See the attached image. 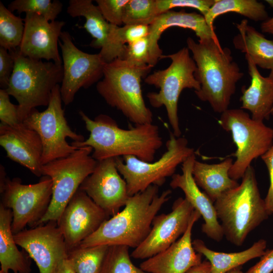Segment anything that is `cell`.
<instances>
[{"mask_svg": "<svg viewBox=\"0 0 273 273\" xmlns=\"http://www.w3.org/2000/svg\"><path fill=\"white\" fill-rule=\"evenodd\" d=\"M93 151L90 147L78 148L67 157L42 165V175L52 180V196L48 210L37 226L59 219L69 202L96 166L98 161L90 155Z\"/></svg>", "mask_w": 273, "mask_h": 273, "instance_id": "8", "label": "cell"}, {"mask_svg": "<svg viewBox=\"0 0 273 273\" xmlns=\"http://www.w3.org/2000/svg\"><path fill=\"white\" fill-rule=\"evenodd\" d=\"M261 158L268 172L269 185L264 201L267 210L270 215L273 214V144Z\"/></svg>", "mask_w": 273, "mask_h": 273, "instance_id": "41", "label": "cell"}, {"mask_svg": "<svg viewBox=\"0 0 273 273\" xmlns=\"http://www.w3.org/2000/svg\"><path fill=\"white\" fill-rule=\"evenodd\" d=\"M159 15L156 0H129L124 9L123 23L149 26Z\"/></svg>", "mask_w": 273, "mask_h": 273, "instance_id": "33", "label": "cell"}, {"mask_svg": "<svg viewBox=\"0 0 273 273\" xmlns=\"http://www.w3.org/2000/svg\"><path fill=\"white\" fill-rule=\"evenodd\" d=\"M108 247V245L78 246L68 252V259L75 273H98Z\"/></svg>", "mask_w": 273, "mask_h": 273, "instance_id": "30", "label": "cell"}, {"mask_svg": "<svg viewBox=\"0 0 273 273\" xmlns=\"http://www.w3.org/2000/svg\"><path fill=\"white\" fill-rule=\"evenodd\" d=\"M45 223L24 229L14 234V238L35 261L39 273H54L59 263L68 257V250L57 221Z\"/></svg>", "mask_w": 273, "mask_h": 273, "instance_id": "14", "label": "cell"}, {"mask_svg": "<svg viewBox=\"0 0 273 273\" xmlns=\"http://www.w3.org/2000/svg\"><path fill=\"white\" fill-rule=\"evenodd\" d=\"M194 210L186 199L177 198L171 212L154 217L148 236L134 249L131 256L145 260L167 249L186 232Z\"/></svg>", "mask_w": 273, "mask_h": 273, "instance_id": "15", "label": "cell"}, {"mask_svg": "<svg viewBox=\"0 0 273 273\" xmlns=\"http://www.w3.org/2000/svg\"><path fill=\"white\" fill-rule=\"evenodd\" d=\"M34 184L25 185L20 178H7L2 194L1 203L12 210V231L15 234L26 225L33 228L44 216L50 204L53 183L44 176Z\"/></svg>", "mask_w": 273, "mask_h": 273, "instance_id": "12", "label": "cell"}, {"mask_svg": "<svg viewBox=\"0 0 273 273\" xmlns=\"http://www.w3.org/2000/svg\"><path fill=\"white\" fill-rule=\"evenodd\" d=\"M261 29L263 32L273 35V16L262 22L261 24Z\"/></svg>", "mask_w": 273, "mask_h": 273, "instance_id": "45", "label": "cell"}, {"mask_svg": "<svg viewBox=\"0 0 273 273\" xmlns=\"http://www.w3.org/2000/svg\"><path fill=\"white\" fill-rule=\"evenodd\" d=\"M24 19L12 13L0 2V47L9 52L20 45L24 31Z\"/></svg>", "mask_w": 273, "mask_h": 273, "instance_id": "31", "label": "cell"}, {"mask_svg": "<svg viewBox=\"0 0 273 273\" xmlns=\"http://www.w3.org/2000/svg\"><path fill=\"white\" fill-rule=\"evenodd\" d=\"M79 114L89 135L86 140L73 142L71 145L77 148L91 147L92 156L97 161L133 156L151 162L162 146L159 127L153 123L135 124L125 129L107 115L100 114L92 119L82 111Z\"/></svg>", "mask_w": 273, "mask_h": 273, "instance_id": "1", "label": "cell"}, {"mask_svg": "<svg viewBox=\"0 0 273 273\" xmlns=\"http://www.w3.org/2000/svg\"><path fill=\"white\" fill-rule=\"evenodd\" d=\"M201 216L195 210L184 235L166 250L145 259L140 267L149 273H185L201 262L202 255L195 250L192 241L193 227Z\"/></svg>", "mask_w": 273, "mask_h": 273, "instance_id": "21", "label": "cell"}, {"mask_svg": "<svg viewBox=\"0 0 273 273\" xmlns=\"http://www.w3.org/2000/svg\"><path fill=\"white\" fill-rule=\"evenodd\" d=\"M218 123L231 133L237 146L236 160L229 171L230 177L237 180L243 177L252 161L262 156L273 144V128L263 121L253 119L240 109H228L221 113Z\"/></svg>", "mask_w": 273, "mask_h": 273, "instance_id": "10", "label": "cell"}, {"mask_svg": "<svg viewBox=\"0 0 273 273\" xmlns=\"http://www.w3.org/2000/svg\"><path fill=\"white\" fill-rule=\"evenodd\" d=\"M169 58L170 65L166 69L154 71L145 78L146 83L159 89L158 93L150 92L147 95L150 105L155 108L164 106L173 134L180 137L181 132L178 116V101L185 88L200 89V84L195 73L196 63L190 55V50L184 47L175 53L163 55L161 59Z\"/></svg>", "mask_w": 273, "mask_h": 273, "instance_id": "7", "label": "cell"}, {"mask_svg": "<svg viewBox=\"0 0 273 273\" xmlns=\"http://www.w3.org/2000/svg\"><path fill=\"white\" fill-rule=\"evenodd\" d=\"M158 191L159 187L151 185L146 190L130 196L122 210L105 220L78 246L138 247L150 233L154 217L170 198V190L164 191L160 195Z\"/></svg>", "mask_w": 273, "mask_h": 273, "instance_id": "2", "label": "cell"}, {"mask_svg": "<svg viewBox=\"0 0 273 273\" xmlns=\"http://www.w3.org/2000/svg\"><path fill=\"white\" fill-rule=\"evenodd\" d=\"M172 27L189 29L195 32L199 40L209 38L217 39L215 28L207 23L204 16L196 12L188 13L169 10L159 15L154 22L149 25L148 37L153 65L154 66L162 56L158 40L162 33Z\"/></svg>", "mask_w": 273, "mask_h": 273, "instance_id": "22", "label": "cell"}, {"mask_svg": "<svg viewBox=\"0 0 273 273\" xmlns=\"http://www.w3.org/2000/svg\"><path fill=\"white\" fill-rule=\"evenodd\" d=\"M15 65L14 60L8 50L0 47V86L6 89L9 84Z\"/></svg>", "mask_w": 273, "mask_h": 273, "instance_id": "40", "label": "cell"}, {"mask_svg": "<svg viewBox=\"0 0 273 273\" xmlns=\"http://www.w3.org/2000/svg\"><path fill=\"white\" fill-rule=\"evenodd\" d=\"M271 115H273V107L271 109Z\"/></svg>", "mask_w": 273, "mask_h": 273, "instance_id": "50", "label": "cell"}, {"mask_svg": "<svg viewBox=\"0 0 273 273\" xmlns=\"http://www.w3.org/2000/svg\"><path fill=\"white\" fill-rule=\"evenodd\" d=\"M188 144L186 138L171 133L166 144V151L158 160L148 162L133 156L115 158L117 169L126 182L129 196L142 192L151 185H163L167 177L175 174L178 165L195 154Z\"/></svg>", "mask_w": 273, "mask_h": 273, "instance_id": "9", "label": "cell"}, {"mask_svg": "<svg viewBox=\"0 0 273 273\" xmlns=\"http://www.w3.org/2000/svg\"><path fill=\"white\" fill-rule=\"evenodd\" d=\"M265 2L273 8V0H266Z\"/></svg>", "mask_w": 273, "mask_h": 273, "instance_id": "48", "label": "cell"}, {"mask_svg": "<svg viewBox=\"0 0 273 273\" xmlns=\"http://www.w3.org/2000/svg\"><path fill=\"white\" fill-rule=\"evenodd\" d=\"M13 213L0 204V262L5 273H31V263L16 243L12 231Z\"/></svg>", "mask_w": 273, "mask_h": 273, "instance_id": "27", "label": "cell"}, {"mask_svg": "<svg viewBox=\"0 0 273 273\" xmlns=\"http://www.w3.org/2000/svg\"><path fill=\"white\" fill-rule=\"evenodd\" d=\"M67 12L73 18L80 16L85 18V22L83 27L94 38L90 46L101 49L99 54L105 63H110L117 58L123 59V52L110 40L111 24L105 19L93 1L70 0Z\"/></svg>", "mask_w": 273, "mask_h": 273, "instance_id": "23", "label": "cell"}, {"mask_svg": "<svg viewBox=\"0 0 273 273\" xmlns=\"http://www.w3.org/2000/svg\"><path fill=\"white\" fill-rule=\"evenodd\" d=\"M235 25L239 30L233 39L235 49L248 55L256 66L272 70L273 40L267 39L249 25L247 19H243Z\"/></svg>", "mask_w": 273, "mask_h": 273, "instance_id": "26", "label": "cell"}, {"mask_svg": "<svg viewBox=\"0 0 273 273\" xmlns=\"http://www.w3.org/2000/svg\"><path fill=\"white\" fill-rule=\"evenodd\" d=\"M185 273H212L211 265L208 260H204L192 266Z\"/></svg>", "mask_w": 273, "mask_h": 273, "instance_id": "43", "label": "cell"}, {"mask_svg": "<svg viewBox=\"0 0 273 273\" xmlns=\"http://www.w3.org/2000/svg\"><path fill=\"white\" fill-rule=\"evenodd\" d=\"M153 67L116 59L105 64L97 90L108 105L120 111L135 125L152 123L153 113L145 104L141 81Z\"/></svg>", "mask_w": 273, "mask_h": 273, "instance_id": "5", "label": "cell"}, {"mask_svg": "<svg viewBox=\"0 0 273 273\" xmlns=\"http://www.w3.org/2000/svg\"><path fill=\"white\" fill-rule=\"evenodd\" d=\"M122 59L135 65H149L154 67L148 36L126 44Z\"/></svg>", "mask_w": 273, "mask_h": 273, "instance_id": "36", "label": "cell"}, {"mask_svg": "<svg viewBox=\"0 0 273 273\" xmlns=\"http://www.w3.org/2000/svg\"><path fill=\"white\" fill-rule=\"evenodd\" d=\"M149 26L146 25H124L118 26L111 24L110 40L118 49L124 53L127 44L147 36Z\"/></svg>", "mask_w": 273, "mask_h": 273, "instance_id": "35", "label": "cell"}, {"mask_svg": "<svg viewBox=\"0 0 273 273\" xmlns=\"http://www.w3.org/2000/svg\"><path fill=\"white\" fill-rule=\"evenodd\" d=\"M54 273H75V272L67 257L59 263Z\"/></svg>", "mask_w": 273, "mask_h": 273, "instance_id": "44", "label": "cell"}, {"mask_svg": "<svg viewBox=\"0 0 273 273\" xmlns=\"http://www.w3.org/2000/svg\"><path fill=\"white\" fill-rule=\"evenodd\" d=\"M129 0H96L97 6L105 19L110 24L120 26L125 5Z\"/></svg>", "mask_w": 273, "mask_h": 273, "instance_id": "38", "label": "cell"}, {"mask_svg": "<svg viewBox=\"0 0 273 273\" xmlns=\"http://www.w3.org/2000/svg\"><path fill=\"white\" fill-rule=\"evenodd\" d=\"M192 244L195 250L204 255L210 262L212 273H226L234 268L240 267L251 259L261 257L266 251L267 242L261 239L249 248L234 253L221 252L211 250L200 239L194 240Z\"/></svg>", "mask_w": 273, "mask_h": 273, "instance_id": "28", "label": "cell"}, {"mask_svg": "<svg viewBox=\"0 0 273 273\" xmlns=\"http://www.w3.org/2000/svg\"><path fill=\"white\" fill-rule=\"evenodd\" d=\"M237 187L222 194L214 202L224 236L241 246L248 234L269 214L259 192L254 168L250 166Z\"/></svg>", "mask_w": 273, "mask_h": 273, "instance_id": "4", "label": "cell"}, {"mask_svg": "<svg viewBox=\"0 0 273 273\" xmlns=\"http://www.w3.org/2000/svg\"><path fill=\"white\" fill-rule=\"evenodd\" d=\"M109 216L84 191L78 189L57 222L68 253L95 233Z\"/></svg>", "mask_w": 273, "mask_h": 273, "instance_id": "16", "label": "cell"}, {"mask_svg": "<svg viewBox=\"0 0 273 273\" xmlns=\"http://www.w3.org/2000/svg\"><path fill=\"white\" fill-rule=\"evenodd\" d=\"M62 8V3L58 0H15L8 6L12 12L36 13L51 22L55 21Z\"/></svg>", "mask_w": 273, "mask_h": 273, "instance_id": "34", "label": "cell"}, {"mask_svg": "<svg viewBox=\"0 0 273 273\" xmlns=\"http://www.w3.org/2000/svg\"><path fill=\"white\" fill-rule=\"evenodd\" d=\"M228 12L236 13L255 21L268 19L265 5L256 0H215L204 17L208 25L215 28L213 22L216 17Z\"/></svg>", "mask_w": 273, "mask_h": 273, "instance_id": "29", "label": "cell"}, {"mask_svg": "<svg viewBox=\"0 0 273 273\" xmlns=\"http://www.w3.org/2000/svg\"><path fill=\"white\" fill-rule=\"evenodd\" d=\"M23 38L18 48L23 56L62 64L58 44L62 29L65 24L63 21H49L36 13H26Z\"/></svg>", "mask_w": 273, "mask_h": 273, "instance_id": "18", "label": "cell"}, {"mask_svg": "<svg viewBox=\"0 0 273 273\" xmlns=\"http://www.w3.org/2000/svg\"><path fill=\"white\" fill-rule=\"evenodd\" d=\"M60 85L53 90L47 108L41 112L33 109L23 121L35 130L42 144V165L53 160L67 157L78 148L69 144L67 138L73 142H82L84 136L73 131L69 126L62 106Z\"/></svg>", "mask_w": 273, "mask_h": 273, "instance_id": "11", "label": "cell"}, {"mask_svg": "<svg viewBox=\"0 0 273 273\" xmlns=\"http://www.w3.org/2000/svg\"><path fill=\"white\" fill-rule=\"evenodd\" d=\"M196 160L194 154L181 164L182 173H175L171 176L170 186L173 189H181L185 195V198L200 214L204 221L201 227L202 232L208 238L220 242L224 234L218 220L214 203L201 191L193 176V167Z\"/></svg>", "mask_w": 273, "mask_h": 273, "instance_id": "20", "label": "cell"}, {"mask_svg": "<svg viewBox=\"0 0 273 273\" xmlns=\"http://www.w3.org/2000/svg\"><path fill=\"white\" fill-rule=\"evenodd\" d=\"M187 44L196 63L195 76L201 86L199 91H194L196 95L208 102L214 112L223 113L229 109L236 84L244 73L234 61L231 50L222 48L218 38L197 42L189 37Z\"/></svg>", "mask_w": 273, "mask_h": 273, "instance_id": "3", "label": "cell"}, {"mask_svg": "<svg viewBox=\"0 0 273 273\" xmlns=\"http://www.w3.org/2000/svg\"><path fill=\"white\" fill-rule=\"evenodd\" d=\"M9 52L15 65L6 90L18 102V117L23 122L36 107L48 106L53 90L62 82L63 65L25 57L18 49Z\"/></svg>", "mask_w": 273, "mask_h": 273, "instance_id": "6", "label": "cell"}, {"mask_svg": "<svg viewBox=\"0 0 273 273\" xmlns=\"http://www.w3.org/2000/svg\"><path fill=\"white\" fill-rule=\"evenodd\" d=\"M120 174L115 158L98 161L94 170L79 189L109 216H114L125 206L130 197L126 182Z\"/></svg>", "mask_w": 273, "mask_h": 273, "instance_id": "17", "label": "cell"}, {"mask_svg": "<svg viewBox=\"0 0 273 273\" xmlns=\"http://www.w3.org/2000/svg\"><path fill=\"white\" fill-rule=\"evenodd\" d=\"M245 59L251 83L247 88L244 86L242 88L241 108L249 111L254 120L260 121L269 120L273 107V78L262 76L256 65L247 54Z\"/></svg>", "mask_w": 273, "mask_h": 273, "instance_id": "24", "label": "cell"}, {"mask_svg": "<svg viewBox=\"0 0 273 273\" xmlns=\"http://www.w3.org/2000/svg\"><path fill=\"white\" fill-rule=\"evenodd\" d=\"M0 145L7 156L41 176L42 144L38 133L22 122L13 126L0 124Z\"/></svg>", "mask_w": 273, "mask_h": 273, "instance_id": "19", "label": "cell"}, {"mask_svg": "<svg viewBox=\"0 0 273 273\" xmlns=\"http://www.w3.org/2000/svg\"><path fill=\"white\" fill-rule=\"evenodd\" d=\"M273 271V249L265 251L260 260L245 273H271Z\"/></svg>", "mask_w": 273, "mask_h": 273, "instance_id": "42", "label": "cell"}, {"mask_svg": "<svg viewBox=\"0 0 273 273\" xmlns=\"http://www.w3.org/2000/svg\"><path fill=\"white\" fill-rule=\"evenodd\" d=\"M0 273H5L4 271H3L2 270H0Z\"/></svg>", "mask_w": 273, "mask_h": 273, "instance_id": "51", "label": "cell"}, {"mask_svg": "<svg viewBox=\"0 0 273 273\" xmlns=\"http://www.w3.org/2000/svg\"><path fill=\"white\" fill-rule=\"evenodd\" d=\"M98 273H149L134 265L130 259L129 247L109 246Z\"/></svg>", "mask_w": 273, "mask_h": 273, "instance_id": "32", "label": "cell"}, {"mask_svg": "<svg viewBox=\"0 0 273 273\" xmlns=\"http://www.w3.org/2000/svg\"><path fill=\"white\" fill-rule=\"evenodd\" d=\"M0 192L1 193L4 188L6 180L8 177L6 176V173L5 168L2 165L0 167Z\"/></svg>", "mask_w": 273, "mask_h": 273, "instance_id": "46", "label": "cell"}, {"mask_svg": "<svg viewBox=\"0 0 273 273\" xmlns=\"http://www.w3.org/2000/svg\"><path fill=\"white\" fill-rule=\"evenodd\" d=\"M215 0H156L159 15L175 8H191L198 10L204 16Z\"/></svg>", "mask_w": 273, "mask_h": 273, "instance_id": "37", "label": "cell"}, {"mask_svg": "<svg viewBox=\"0 0 273 273\" xmlns=\"http://www.w3.org/2000/svg\"><path fill=\"white\" fill-rule=\"evenodd\" d=\"M269 77L273 78V69L270 71V72L268 76Z\"/></svg>", "mask_w": 273, "mask_h": 273, "instance_id": "49", "label": "cell"}, {"mask_svg": "<svg viewBox=\"0 0 273 273\" xmlns=\"http://www.w3.org/2000/svg\"><path fill=\"white\" fill-rule=\"evenodd\" d=\"M226 273H244V272H242V271L241 270V267L240 266V267L234 268L231 270L230 271L227 272Z\"/></svg>", "mask_w": 273, "mask_h": 273, "instance_id": "47", "label": "cell"}, {"mask_svg": "<svg viewBox=\"0 0 273 273\" xmlns=\"http://www.w3.org/2000/svg\"><path fill=\"white\" fill-rule=\"evenodd\" d=\"M10 95L6 89H0V120L1 123L13 126L20 121L18 113V106L11 103Z\"/></svg>", "mask_w": 273, "mask_h": 273, "instance_id": "39", "label": "cell"}, {"mask_svg": "<svg viewBox=\"0 0 273 273\" xmlns=\"http://www.w3.org/2000/svg\"><path fill=\"white\" fill-rule=\"evenodd\" d=\"M60 39L63 69L60 90L63 103L68 105L81 88H88L102 78L106 63L99 53L88 54L78 49L68 32L62 31Z\"/></svg>", "mask_w": 273, "mask_h": 273, "instance_id": "13", "label": "cell"}, {"mask_svg": "<svg viewBox=\"0 0 273 273\" xmlns=\"http://www.w3.org/2000/svg\"><path fill=\"white\" fill-rule=\"evenodd\" d=\"M233 164L231 158L216 164H208L197 160L194 162L192 170L194 179L213 203L222 194L239 185L229 175Z\"/></svg>", "mask_w": 273, "mask_h": 273, "instance_id": "25", "label": "cell"}]
</instances>
